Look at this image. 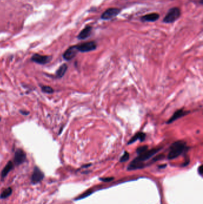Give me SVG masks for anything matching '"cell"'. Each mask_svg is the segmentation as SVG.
Masks as SVG:
<instances>
[{
	"mask_svg": "<svg viewBox=\"0 0 203 204\" xmlns=\"http://www.w3.org/2000/svg\"><path fill=\"white\" fill-rule=\"evenodd\" d=\"M26 158L25 152L21 149H17L14 155V162L16 165H20L23 163Z\"/></svg>",
	"mask_w": 203,
	"mask_h": 204,
	"instance_id": "9c48e42d",
	"label": "cell"
},
{
	"mask_svg": "<svg viewBox=\"0 0 203 204\" xmlns=\"http://www.w3.org/2000/svg\"><path fill=\"white\" fill-rule=\"evenodd\" d=\"M12 189L11 187H8L3 192L1 195H0V198L2 199L7 198L12 195Z\"/></svg>",
	"mask_w": 203,
	"mask_h": 204,
	"instance_id": "2e32d148",
	"label": "cell"
},
{
	"mask_svg": "<svg viewBox=\"0 0 203 204\" xmlns=\"http://www.w3.org/2000/svg\"><path fill=\"white\" fill-rule=\"evenodd\" d=\"M162 149V147H155L151 150L147 149L142 153L138 155V156L135 158L133 161L129 165L128 170H135L141 169L144 167L143 162L149 160L152 156L159 152Z\"/></svg>",
	"mask_w": 203,
	"mask_h": 204,
	"instance_id": "6da1fadb",
	"label": "cell"
},
{
	"mask_svg": "<svg viewBox=\"0 0 203 204\" xmlns=\"http://www.w3.org/2000/svg\"><path fill=\"white\" fill-rule=\"evenodd\" d=\"M189 147L186 146L185 142L183 140H177L173 143L170 146V149L167 155L169 160H174L184 152L187 151Z\"/></svg>",
	"mask_w": 203,
	"mask_h": 204,
	"instance_id": "7a4b0ae2",
	"label": "cell"
},
{
	"mask_svg": "<svg viewBox=\"0 0 203 204\" xmlns=\"http://www.w3.org/2000/svg\"><path fill=\"white\" fill-rule=\"evenodd\" d=\"M120 12V10L117 8H110L106 10L101 15V17L103 20H110L116 17Z\"/></svg>",
	"mask_w": 203,
	"mask_h": 204,
	"instance_id": "5b68a950",
	"label": "cell"
},
{
	"mask_svg": "<svg viewBox=\"0 0 203 204\" xmlns=\"http://www.w3.org/2000/svg\"><path fill=\"white\" fill-rule=\"evenodd\" d=\"M180 10L178 7H173L168 10L166 16L163 19V22L166 24H172L175 22L180 16Z\"/></svg>",
	"mask_w": 203,
	"mask_h": 204,
	"instance_id": "3957f363",
	"label": "cell"
},
{
	"mask_svg": "<svg viewBox=\"0 0 203 204\" xmlns=\"http://www.w3.org/2000/svg\"><path fill=\"white\" fill-rule=\"evenodd\" d=\"M44 177L43 173L38 167H35L32 176V182L33 184H37L40 182L44 178Z\"/></svg>",
	"mask_w": 203,
	"mask_h": 204,
	"instance_id": "30bf717a",
	"label": "cell"
},
{
	"mask_svg": "<svg viewBox=\"0 0 203 204\" xmlns=\"http://www.w3.org/2000/svg\"><path fill=\"white\" fill-rule=\"evenodd\" d=\"M189 112H190L188 110H185L183 108L178 109L174 112L171 118L167 120V121L166 122V124H172V122L176 121L178 119L181 118L182 117L187 115L188 113H189Z\"/></svg>",
	"mask_w": 203,
	"mask_h": 204,
	"instance_id": "8992f818",
	"label": "cell"
},
{
	"mask_svg": "<svg viewBox=\"0 0 203 204\" xmlns=\"http://www.w3.org/2000/svg\"><path fill=\"white\" fill-rule=\"evenodd\" d=\"M129 159V153L128 152L125 151L124 152L123 155L120 158V162H126L127 161H128Z\"/></svg>",
	"mask_w": 203,
	"mask_h": 204,
	"instance_id": "e0dca14e",
	"label": "cell"
},
{
	"mask_svg": "<svg viewBox=\"0 0 203 204\" xmlns=\"http://www.w3.org/2000/svg\"><path fill=\"white\" fill-rule=\"evenodd\" d=\"M91 194V192H86V194H84V195H82V196L81 197V198H79V199H81V198H85L86 196H88V195H89L90 194Z\"/></svg>",
	"mask_w": 203,
	"mask_h": 204,
	"instance_id": "7402d4cb",
	"label": "cell"
},
{
	"mask_svg": "<svg viewBox=\"0 0 203 204\" xmlns=\"http://www.w3.org/2000/svg\"><path fill=\"white\" fill-rule=\"evenodd\" d=\"M145 138H146V134L145 133L141 132V131L138 132L137 133L135 134L133 136V137L129 140L127 144L129 145V144H133L135 142H137L138 140H139L141 142H142L145 140Z\"/></svg>",
	"mask_w": 203,
	"mask_h": 204,
	"instance_id": "8fae6325",
	"label": "cell"
},
{
	"mask_svg": "<svg viewBox=\"0 0 203 204\" xmlns=\"http://www.w3.org/2000/svg\"><path fill=\"white\" fill-rule=\"evenodd\" d=\"M77 52L78 50L77 49L76 45H73V46L70 47L66 50L63 55V57L66 60H71L76 56Z\"/></svg>",
	"mask_w": 203,
	"mask_h": 204,
	"instance_id": "ba28073f",
	"label": "cell"
},
{
	"mask_svg": "<svg viewBox=\"0 0 203 204\" xmlns=\"http://www.w3.org/2000/svg\"><path fill=\"white\" fill-rule=\"evenodd\" d=\"M198 173L200 174V175L201 176H202V173H203V167H202V165H200V167L198 168Z\"/></svg>",
	"mask_w": 203,
	"mask_h": 204,
	"instance_id": "ffe728a7",
	"label": "cell"
},
{
	"mask_svg": "<svg viewBox=\"0 0 203 204\" xmlns=\"http://www.w3.org/2000/svg\"><path fill=\"white\" fill-rule=\"evenodd\" d=\"M112 180H113V178L112 177L106 178H101V180H102L103 181H105V182H108V181H110Z\"/></svg>",
	"mask_w": 203,
	"mask_h": 204,
	"instance_id": "44dd1931",
	"label": "cell"
},
{
	"mask_svg": "<svg viewBox=\"0 0 203 204\" xmlns=\"http://www.w3.org/2000/svg\"><path fill=\"white\" fill-rule=\"evenodd\" d=\"M13 162L12 161H9L3 170L2 173H1L2 177H6V176L8 174V173L13 169Z\"/></svg>",
	"mask_w": 203,
	"mask_h": 204,
	"instance_id": "9a60e30c",
	"label": "cell"
},
{
	"mask_svg": "<svg viewBox=\"0 0 203 204\" xmlns=\"http://www.w3.org/2000/svg\"><path fill=\"white\" fill-rule=\"evenodd\" d=\"M20 112L21 113V114L25 115H27L29 114V112L28 111H25V110H20Z\"/></svg>",
	"mask_w": 203,
	"mask_h": 204,
	"instance_id": "603a6c76",
	"label": "cell"
},
{
	"mask_svg": "<svg viewBox=\"0 0 203 204\" xmlns=\"http://www.w3.org/2000/svg\"><path fill=\"white\" fill-rule=\"evenodd\" d=\"M51 56H43L38 54H35L32 56L31 58V60L33 62L45 65L50 62L51 60Z\"/></svg>",
	"mask_w": 203,
	"mask_h": 204,
	"instance_id": "52a82bcc",
	"label": "cell"
},
{
	"mask_svg": "<svg viewBox=\"0 0 203 204\" xmlns=\"http://www.w3.org/2000/svg\"><path fill=\"white\" fill-rule=\"evenodd\" d=\"M42 91L46 93L51 94L54 92V90L50 86H43L42 87Z\"/></svg>",
	"mask_w": 203,
	"mask_h": 204,
	"instance_id": "ac0fdd59",
	"label": "cell"
},
{
	"mask_svg": "<svg viewBox=\"0 0 203 204\" xmlns=\"http://www.w3.org/2000/svg\"><path fill=\"white\" fill-rule=\"evenodd\" d=\"M201 4H202V0H201Z\"/></svg>",
	"mask_w": 203,
	"mask_h": 204,
	"instance_id": "cb8c5ba5",
	"label": "cell"
},
{
	"mask_svg": "<svg viewBox=\"0 0 203 204\" xmlns=\"http://www.w3.org/2000/svg\"><path fill=\"white\" fill-rule=\"evenodd\" d=\"M148 149V146H141V147H139L137 149L136 152L137 153L138 155H139L141 153H142V152H145V151H146Z\"/></svg>",
	"mask_w": 203,
	"mask_h": 204,
	"instance_id": "d6986e66",
	"label": "cell"
},
{
	"mask_svg": "<svg viewBox=\"0 0 203 204\" xmlns=\"http://www.w3.org/2000/svg\"><path fill=\"white\" fill-rule=\"evenodd\" d=\"M76 47L78 51L82 53H87L95 50L97 47V45L95 41H92L77 45Z\"/></svg>",
	"mask_w": 203,
	"mask_h": 204,
	"instance_id": "277c9868",
	"label": "cell"
},
{
	"mask_svg": "<svg viewBox=\"0 0 203 204\" xmlns=\"http://www.w3.org/2000/svg\"><path fill=\"white\" fill-rule=\"evenodd\" d=\"M0 121H1V118H0Z\"/></svg>",
	"mask_w": 203,
	"mask_h": 204,
	"instance_id": "d4e9b609",
	"label": "cell"
},
{
	"mask_svg": "<svg viewBox=\"0 0 203 204\" xmlns=\"http://www.w3.org/2000/svg\"><path fill=\"white\" fill-rule=\"evenodd\" d=\"M159 17L160 16L159 14L153 13H150V14L144 16L142 17V20L146 22H154L159 19Z\"/></svg>",
	"mask_w": 203,
	"mask_h": 204,
	"instance_id": "4fadbf2b",
	"label": "cell"
},
{
	"mask_svg": "<svg viewBox=\"0 0 203 204\" xmlns=\"http://www.w3.org/2000/svg\"><path fill=\"white\" fill-rule=\"evenodd\" d=\"M67 68H68V66H67V65L65 63L61 65L59 67L58 70L56 71L55 75H56V76H57V77H58L59 78H62L65 75V74L67 70Z\"/></svg>",
	"mask_w": 203,
	"mask_h": 204,
	"instance_id": "5bb4252c",
	"label": "cell"
},
{
	"mask_svg": "<svg viewBox=\"0 0 203 204\" xmlns=\"http://www.w3.org/2000/svg\"><path fill=\"white\" fill-rule=\"evenodd\" d=\"M93 28L91 26H86L85 28L77 36V38L79 40H85L88 38L90 35H91V32H92Z\"/></svg>",
	"mask_w": 203,
	"mask_h": 204,
	"instance_id": "7c38bea8",
	"label": "cell"
}]
</instances>
